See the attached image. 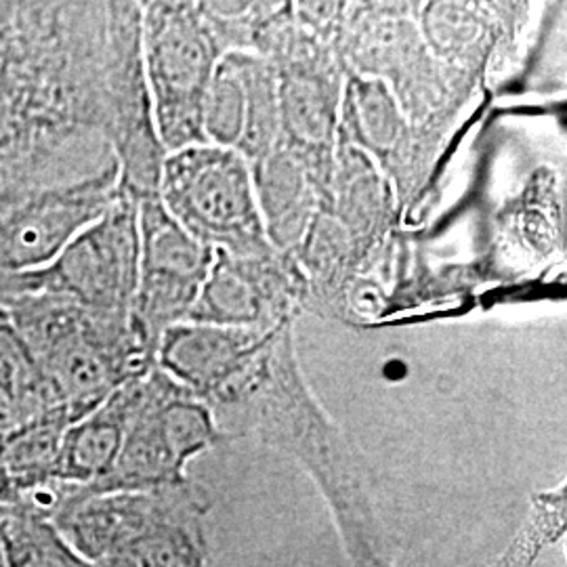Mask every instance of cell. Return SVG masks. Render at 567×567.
Returning <instances> with one entry per match:
<instances>
[{"mask_svg":"<svg viewBox=\"0 0 567 567\" xmlns=\"http://www.w3.org/2000/svg\"><path fill=\"white\" fill-rule=\"evenodd\" d=\"M142 63V2H0V196L163 168Z\"/></svg>","mask_w":567,"mask_h":567,"instance_id":"6da1fadb","label":"cell"},{"mask_svg":"<svg viewBox=\"0 0 567 567\" xmlns=\"http://www.w3.org/2000/svg\"><path fill=\"white\" fill-rule=\"evenodd\" d=\"M61 408L76 423L156 368V347L133 316H110L51 295L0 299Z\"/></svg>","mask_w":567,"mask_h":567,"instance_id":"7a4b0ae2","label":"cell"},{"mask_svg":"<svg viewBox=\"0 0 567 567\" xmlns=\"http://www.w3.org/2000/svg\"><path fill=\"white\" fill-rule=\"evenodd\" d=\"M203 487L70 496L51 524L97 567H213Z\"/></svg>","mask_w":567,"mask_h":567,"instance_id":"3957f363","label":"cell"},{"mask_svg":"<svg viewBox=\"0 0 567 567\" xmlns=\"http://www.w3.org/2000/svg\"><path fill=\"white\" fill-rule=\"evenodd\" d=\"M224 49L200 2H142V63L164 152L206 143L204 102Z\"/></svg>","mask_w":567,"mask_h":567,"instance_id":"277c9868","label":"cell"},{"mask_svg":"<svg viewBox=\"0 0 567 567\" xmlns=\"http://www.w3.org/2000/svg\"><path fill=\"white\" fill-rule=\"evenodd\" d=\"M156 196L198 243L229 255H259L265 234L252 166L238 150L198 143L164 156Z\"/></svg>","mask_w":567,"mask_h":567,"instance_id":"5b68a950","label":"cell"},{"mask_svg":"<svg viewBox=\"0 0 567 567\" xmlns=\"http://www.w3.org/2000/svg\"><path fill=\"white\" fill-rule=\"evenodd\" d=\"M227 442L210 408L154 368L140 381V400L112 471L74 496L154 492L189 482L187 466Z\"/></svg>","mask_w":567,"mask_h":567,"instance_id":"8992f818","label":"cell"},{"mask_svg":"<svg viewBox=\"0 0 567 567\" xmlns=\"http://www.w3.org/2000/svg\"><path fill=\"white\" fill-rule=\"evenodd\" d=\"M137 200L122 187L118 198L39 269L2 276L0 299L51 295L84 309L131 316L140 278Z\"/></svg>","mask_w":567,"mask_h":567,"instance_id":"52a82bcc","label":"cell"},{"mask_svg":"<svg viewBox=\"0 0 567 567\" xmlns=\"http://www.w3.org/2000/svg\"><path fill=\"white\" fill-rule=\"evenodd\" d=\"M140 217V278L133 320L158 349L164 330L187 320L215 250L198 243L177 224L156 194L137 200Z\"/></svg>","mask_w":567,"mask_h":567,"instance_id":"ba28073f","label":"cell"},{"mask_svg":"<svg viewBox=\"0 0 567 567\" xmlns=\"http://www.w3.org/2000/svg\"><path fill=\"white\" fill-rule=\"evenodd\" d=\"M307 303L295 255L271 248L259 255L215 250L203 290L185 322L269 332L297 322Z\"/></svg>","mask_w":567,"mask_h":567,"instance_id":"9c48e42d","label":"cell"},{"mask_svg":"<svg viewBox=\"0 0 567 567\" xmlns=\"http://www.w3.org/2000/svg\"><path fill=\"white\" fill-rule=\"evenodd\" d=\"M206 143L238 150L250 164L280 145L278 84L271 61L257 53H225L204 102Z\"/></svg>","mask_w":567,"mask_h":567,"instance_id":"30bf717a","label":"cell"},{"mask_svg":"<svg viewBox=\"0 0 567 567\" xmlns=\"http://www.w3.org/2000/svg\"><path fill=\"white\" fill-rule=\"evenodd\" d=\"M339 145H349L377 164L400 204L408 203V192L421 183L425 152L385 82L344 70Z\"/></svg>","mask_w":567,"mask_h":567,"instance_id":"8fae6325","label":"cell"},{"mask_svg":"<svg viewBox=\"0 0 567 567\" xmlns=\"http://www.w3.org/2000/svg\"><path fill=\"white\" fill-rule=\"evenodd\" d=\"M269 332L182 322L164 330L156 368L208 404L259 353Z\"/></svg>","mask_w":567,"mask_h":567,"instance_id":"7c38bea8","label":"cell"},{"mask_svg":"<svg viewBox=\"0 0 567 567\" xmlns=\"http://www.w3.org/2000/svg\"><path fill=\"white\" fill-rule=\"evenodd\" d=\"M400 206L393 185L377 164L349 145L337 147L320 210L349 236L365 267L389 240Z\"/></svg>","mask_w":567,"mask_h":567,"instance_id":"4fadbf2b","label":"cell"},{"mask_svg":"<svg viewBox=\"0 0 567 567\" xmlns=\"http://www.w3.org/2000/svg\"><path fill=\"white\" fill-rule=\"evenodd\" d=\"M142 379L121 386L100 408L65 429L53 468L58 486L84 492L112 471L137 408Z\"/></svg>","mask_w":567,"mask_h":567,"instance_id":"5bb4252c","label":"cell"},{"mask_svg":"<svg viewBox=\"0 0 567 567\" xmlns=\"http://www.w3.org/2000/svg\"><path fill=\"white\" fill-rule=\"evenodd\" d=\"M252 166L265 234L284 255H295L322 206V194L295 156L276 147Z\"/></svg>","mask_w":567,"mask_h":567,"instance_id":"9a60e30c","label":"cell"},{"mask_svg":"<svg viewBox=\"0 0 567 567\" xmlns=\"http://www.w3.org/2000/svg\"><path fill=\"white\" fill-rule=\"evenodd\" d=\"M61 408L32 349L0 307V433Z\"/></svg>","mask_w":567,"mask_h":567,"instance_id":"2e32d148","label":"cell"},{"mask_svg":"<svg viewBox=\"0 0 567 567\" xmlns=\"http://www.w3.org/2000/svg\"><path fill=\"white\" fill-rule=\"evenodd\" d=\"M0 545L7 567H97L51 524L28 508H11L0 515Z\"/></svg>","mask_w":567,"mask_h":567,"instance_id":"e0dca14e","label":"cell"},{"mask_svg":"<svg viewBox=\"0 0 567 567\" xmlns=\"http://www.w3.org/2000/svg\"><path fill=\"white\" fill-rule=\"evenodd\" d=\"M566 536V486L536 494L526 522L496 567H532L543 548Z\"/></svg>","mask_w":567,"mask_h":567,"instance_id":"ac0fdd59","label":"cell"},{"mask_svg":"<svg viewBox=\"0 0 567 567\" xmlns=\"http://www.w3.org/2000/svg\"><path fill=\"white\" fill-rule=\"evenodd\" d=\"M21 507V492L7 466L0 463V515L4 511Z\"/></svg>","mask_w":567,"mask_h":567,"instance_id":"d6986e66","label":"cell"},{"mask_svg":"<svg viewBox=\"0 0 567 567\" xmlns=\"http://www.w3.org/2000/svg\"><path fill=\"white\" fill-rule=\"evenodd\" d=\"M0 567H7V561H4V553H2V545H0Z\"/></svg>","mask_w":567,"mask_h":567,"instance_id":"ffe728a7","label":"cell"}]
</instances>
